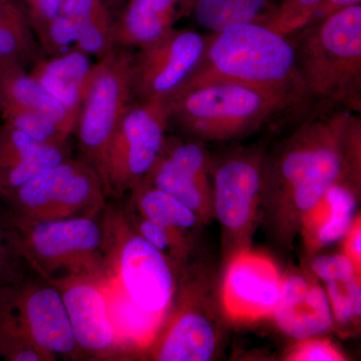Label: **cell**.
I'll list each match as a JSON object with an SVG mask.
<instances>
[{
  "label": "cell",
  "mask_w": 361,
  "mask_h": 361,
  "mask_svg": "<svg viewBox=\"0 0 361 361\" xmlns=\"http://www.w3.org/2000/svg\"><path fill=\"white\" fill-rule=\"evenodd\" d=\"M360 120L346 111L313 118L285 142L271 168L264 192L270 194L281 231L293 233L327 193L360 165Z\"/></svg>",
  "instance_id": "1"
},
{
  "label": "cell",
  "mask_w": 361,
  "mask_h": 361,
  "mask_svg": "<svg viewBox=\"0 0 361 361\" xmlns=\"http://www.w3.org/2000/svg\"><path fill=\"white\" fill-rule=\"evenodd\" d=\"M212 80L290 92L301 99L306 96L293 44L259 23L232 26L207 37L200 65L180 90Z\"/></svg>",
  "instance_id": "2"
},
{
  "label": "cell",
  "mask_w": 361,
  "mask_h": 361,
  "mask_svg": "<svg viewBox=\"0 0 361 361\" xmlns=\"http://www.w3.org/2000/svg\"><path fill=\"white\" fill-rule=\"evenodd\" d=\"M7 243L35 273L108 275L109 237L104 211L96 217L30 221L1 212Z\"/></svg>",
  "instance_id": "3"
},
{
  "label": "cell",
  "mask_w": 361,
  "mask_h": 361,
  "mask_svg": "<svg viewBox=\"0 0 361 361\" xmlns=\"http://www.w3.org/2000/svg\"><path fill=\"white\" fill-rule=\"evenodd\" d=\"M300 99L290 92L212 80L180 90L169 99L170 123L192 137L225 141L258 129Z\"/></svg>",
  "instance_id": "4"
},
{
  "label": "cell",
  "mask_w": 361,
  "mask_h": 361,
  "mask_svg": "<svg viewBox=\"0 0 361 361\" xmlns=\"http://www.w3.org/2000/svg\"><path fill=\"white\" fill-rule=\"evenodd\" d=\"M294 47L306 96L324 103L360 106L361 4L300 30Z\"/></svg>",
  "instance_id": "5"
},
{
  "label": "cell",
  "mask_w": 361,
  "mask_h": 361,
  "mask_svg": "<svg viewBox=\"0 0 361 361\" xmlns=\"http://www.w3.org/2000/svg\"><path fill=\"white\" fill-rule=\"evenodd\" d=\"M109 283L142 312L165 319L176 292L175 269L135 231L128 210L106 204Z\"/></svg>",
  "instance_id": "6"
},
{
  "label": "cell",
  "mask_w": 361,
  "mask_h": 361,
  "mask_svg": "<svg viewBox=\"0 0 361 361\" xmlns=\"http://www.w3.org/2000/svg\"><path fill=\"white\" fill-rule=\"evenodd\" d=\"M0 198L4 215L30 221L96 217L108 204L99 173L73 156Z\"/></svg>",
  "instance_id": "7"
},
{
  "label": "cell",
  "mask_w": 361,
  "mask_h": 361,
  "mask_svg": "<svg viewBox=\"0 0 361 361\" xmlns=\"http://www.w3.org/2000/svg\"><path fill=\"white\" fill-rule=\"evenodd\" d=\"M169 123V99L130 104L111 135L102 166L108 199H122L148 177L163 151Z\"/></svg>",
  "instance_id": "8"
},
{
  "label": "cell",
  "mask_w": 361,
  "mask_h": 361,
  "mask_svg": "<svg viewBox=\"0 0 361 361\" xmlns=\"http://www.w3.org/2000/svg\"><path fill=\"white\" fill-rule=\"evenodd\" d=\"M134 49H114L94 63L85 85L75 132L77 158L92 166L99 177L111 135L134 102Z\"/></svg>",
  "instance_id": "9"
},
{
  "label": "cell",
  "mask_w": 361,
  "mask_h": 361,
  "mask_svg": "<svg viewBox=\"0 0 361 361\" xmlns=\"http://www.w3.org/2000/svg\"><path fill=\"white\" fill-rule=\"evenodd\" d=\"M35 274V280L20 281L16 278L0 286L26 336L51 361L58 357L85 358L73 336L61 292L49 280Z\"/></svg>",
  "instance_id": "10"
},
{
  "label": "cell",
  "mask_w": 361,
  "mask_h": 361,
  "mask_svg": "<svg viewBox=\"0 0 361 361\" xmlns=\"http://www.w3.org/2000/svg\"><path fill=\"white\" fill-rule=\"evenodd\" d=\"M206 45L201 33L175 27L137 49L132 73L135 102L171 99L200 65Z\"/></svg>",
  "instance_id": "11"
},
{
  "label": "cell",
  "mask_w": 361,
  "mask_h": 361,
  "mask_svg": "<svg viewBox=\"0 0 361 361\" xmlns=\"http://www.w3.org/2000/svg\"><path fill=\"white\" fill-rule=\"evenodd\" d=\"M106 279L90 274L47 279L61 292L78 348L94 360H115L130 350L111 319Z\"/></svg>",
  "instance_id": "12"
},
{
  "label": "cell",
  "mask_w": 361,
  "mask_h": 361,
  "mask_svg": "<svg viewBox=\"0 0 361 361\" xmlns=\"http://www.w3.org/2000/svg\"><path fill=\"white\" fill-rule=\"evenodd\" d=\"M146 180L189 207L202 221L214 214L210 163L199 142L167 137Z\"/></svg>",
  "instance_id": "13"
},
{
  "label": "cell",
  "mask_w": 361,
  "mask_h": 361,
  "mask_svg": "<svg viewBox=\"0 0 361 361\" xmlns=\"http://www.w3.org/2000/svg\"><path fill=\"white\" fill-rule=\"evenodd\" d=\"M262 154L244 152L226 159L214 173L213 212L232 234L248 230L264 193Z\"/></svg>",
  "instance_id": "14"
},
{
  "label": "cell",
  "mask_w": 361,
  "mask_h": 361,
  "mask_svg": "<svg viewBox=\"0 0 361 361\" xmlns=\"http://www.w3.org/2000/svg\"><path fill=\"white\" fill-rule=\"evenodd\" d=\"M116 14L106 0H65L40 44L42 56L75 49L97 59L115 49Z\"/></svg>",
  "instance_id": "15"
},
{
  "label": "cell",
  "mask_w": 361,
  "mask_h": 361,
  "mask_svg": "<svg viewBox=\"0 0 361 361\" xmlns=\"http://www.w3.org/2000/svg\"><path fill=\"white\" fill-rule=\"evenodd\" d=\"M282 277L269 258L242 252L225 273L222 300L226 312L240 322L272 315L281 290Z\"/></svg>",
  "instance_id": "16"
},
{
  "label": "cell",
  "mask_w": 361,
  "mask_h": 361,
  "mask_svg": "<svg viewBox=\"0 0 361 361\" xmlns=\"http://www.w3.org/2000/svg\"><path fill=\"white\" fill-rule=\"evenodd\" d=\"M271 316L283 334L298 341L322 336L336 325L325 289L298 273L282 278L279 299Z\"/></svg>",
  "instance_id": "17"
},
{
  "label": "cell",
  "mask_w": 361,
  "mask_h": 361,
  "mask_svg": "<svg viewBox=\"0 0 361 361\" xmlns=\"http://www.w3.org/2000/svg\"><path fill=\"white\" fill-rule=\"evenodd\" d=\"M73 154L71 141L37 142L4 122L0 126V196L11 193Z\"/></svg>",
  "instance_id": "18"
},
{
  "label": "cell",
  "mask_w": 361,
  "mask_h": 361,
  "mask_svg": "<svg viewBox=\"0 0 361 361\" xmlns=\"http://www.w3.org/2000/svg\"><path fill=\"white\" fill-rule=\"evenodd\" d=\"M193 13V0H127L116 16L114 47L137 49Z\"/></svg>",
  "instance_id": "19"
},
{
  "label": "cell",
  "mask_w": 361,
  "mask_h": 361,
  "mask_svg": "<svg viewBox=\"0 0 361 361\" xmlns=\"http://www.w3.org/2000/svg\"><path fill=\"white\" fill-rule=\"evenodd\" d=\"M151 346L156 360L208 361L215 353L217 336L206 315L183 306L169 319L158 341Z\"/></svg>",
  "instance_id": "20"
},
{
  "label": "cell",
  "mask_w": 361,
  "mask_h": 361,
  "mask_svg": "<svg viewBox=\"0 0 361 361\" xmlns=\"http://www.w3.org/2000/svg\"><path fill=\"white\" fill-rule=\"evenodd\" d=\"M13 106L49 116L73 137L78 118L33 78L18 61L0 59V106Z\"/></svg>",
  "instance_id": "21"
},
{
  "label": "cell",
  "mask_w": 361,
  "mask_h": 361,
  "mask_svg": "<svg viewBox=\"0 0 361 361\" xmlns=\"http://www.w3.org/2000/svg\"><path fill=\"white\" fill-rule=\"evenodd\" d=\"M90 58L85 52L70 49L58 56H40L28 73L78 118L94 63Z\"/></svg>",
  "instance_id": "22"
},
{
  "label": "cell",
  "mask_w": 361,
  "mask_h": 361,
  "mask_svg": "<svg viewBox=\"0 0 361 361\" xmlns=\"http://www.w3.org/2000/svg\"><path fill=\"white\" fill-rule=\"evenodd\" d=\"M357 198L346 179L330 188L322 200L301 221L306 244L319 249L341 241L357 217Z\"/></svg>",
  "instance_id": "23"
},
{
  "label": "cell",
  "mask_w": 361,
  "mask_h": 361,
  "mask_svg": "<svg viewBox=\"0 0 361 361\" xmlns=\"http://www.w3.org/2000/svg\"><path fill=\"white\" fill-rule=\"evenodd\" d=\"M42 56V49L20 0H0V59L27 68Z\"/></svg>",
  "instance_id": "24"
},
{
  "label": "cell",
  "mask_w": 361,
  "mask_h": 361,
  "mask_svg": "<svg viewBox=\"0 0 361 361\" xmlns=\"http://www.w3.org/2000/svg\"><path fill=\"white\" fill-rule=\"evenodd\" d=\"M130 208L142 217L177 230L183 234L202 221L193 210L146 179L129 194Z\"/></svg>",
  "instance_id": "25"
},
{
  "label": "cell",
  "mask_w": 361,
  "mask_h": 361,
  "mask_svg": "<svg viewBox=\"0 0 361 361\" xmlns=\"http://www.w3.org/2000/svg\"><path fill=\"white\" fill-rule=\"evenodd\" d=\"M271 0H193L197 23L212 32L244 23H262L274 6Z\"/></svg>",
  "instance_id": "26"
},
{
  "label": "cell",
  "mask_w": 361,
  "mask_h": 361,
  "mask_svg": "<svg viewBox=\"0 0 361 361\" xmlns=\"http://www.w3.org/2000/svg\"><path fill=\"white\" fill-rule=\"evenodd\" d=\"M0 357L7 361H51L26 336L0 288Z\"/></svg>",
  "instance_id": "27"
},
{
  "label": "cell",
  "mask_w": 361,
  "mask_h": 361,
  "mask_svg": "<svg viewBox=\"0 0 361 361\" xmlns=\"http://www.w3.org/2000/svg\"><path fill=\"white\" fill-rule=\"evenodd\" d=\"M128 213L135 231L160 251L175 270L184 262L187 256V244L183 233L142 217L130 208L128 209Z\"/></svg>",
  "instance_id": "28"
},
{
  "label": "cell",
  "mask_w": 361,
  "mask_h": 361,
  "mask_svg": "<svg viewBox=\"0 0 361 361\" xmlns=\"http://www.w3.org/2000/svg\"><path fill=\"white\" fill-rule=\"evenodd\" d=\"M334 314V322L349 326L361 316L360 274L336 278L323 282Z\"/></svg>",
  "instance_id": "29"
},
{
  "label": "cell",
  "mask_w": 361,
  "mask_h": 361,
  "mask_svg": "<svg viewBox=\"0 0 361 361\" xmlns=\"http://www.w3.org/2000/svg\"><path fill=\"white\" fill-rule=\"evenodd\" d=\"M0 114L4 122L37 142L61 144L71 141L73 137L66 135L51 118L42 114L7 106H0Z\"/></svg>",
  "instance_id": "30"
},
{
  "label": "cell",
  "mask_w": 361,
  "mask_h": 361,
  "mask_svg": "<svg viewBox=\"0 0 361 361\" xmlns=\"http://www.w3.org/2000/svg\"><path fill=\"white\" fill-rule=\"evenodd\" d=\"M322 0H280L268 13L262 25L288 37L307 27Z\"/></svg>",
  "instance_id": "31"
},
{
  "label": "cell",
  "mask_w": 361,
  "mask_h": 361,
  "mask_svg": "<svg viewBox=\"0 0 361 361\" xmlns=\"http://www.w3.org/2000/svg\"><path fill=\"white\" fill-rule=\"evenodd\" d=\"M63 1L65 0H20L39 45Z\"/></svg>",
  "instance_id": "32"
},
{
  "label": "cell",
  "mask_w": 361,
  "mask_h": 361,
  "mask_svg": "<svg viewBox=\"0 0 361 361\" xmlns=\"http://www.w3.org/2000/svg\"><path fill=\"white\" fill-rule=\"evenodd\" d=\"M338 348L327 339L313 337L299 341L292 349L288 360L293 361H341L344 360Z\"/></svg>",
  "instance_id": "33"
},
{
  "label": "cell",
  "mask_w": 361,
  "mask_h": 361,
  "mask_svg": "<svg viewBox=\"0 0 361 361\" xmlns=\"http://www.w3.org/2000/svg\"><path fill=\"white\" fill-rule=\"evenodd\" d=\"M311 271L322 282L336 278L360 274V269L342 252L334 255H319L311 262Z\"/></svg>",
  "instance_id": "34"
},
{
  "label": "cell",
  "mask_w": 361,
  "mask_h": 361,
  "mask_svg": "<svg viewBox=\"0 0 361 361\" xmlns=\"http://www.w3.org/2000/svg\"><path fill=\"white\" fill-rule=\"evenodd\" d=\"M20 259L14 254L13 249L7 243L1 221V198H0V286L16 280L13 275V261Z\"/></svg>",
  "instance_id": "35"
},
{
  "label": "cell",
  "mask_w": 361,
  "mask_h": 361,
  "mask_svg": "<svg viewBox=\"0 0 361 361\" xmlns=\"http://www.w3.org/2000/svg\"><path fill=\"white\" fill-rule=\"evenodd\" d=\"M343 253L361 269V222L360 217H356L353 227L344 237Z\"/></svg>",
  "instance_id": "36"
},
{
  "label": "cell",
  "mask_w": 361,
  "mask_h": 361,
  "mask_svg": "<svg viewBox=\"0 0 361 361\" xmlns=\"http://www.w3.org/2000/svg\"><path fill=\"white\" fill-rule=\"evenodd\" d=\"M360 4L361 0H322L316 8L310 25H314L318 21L324 20L332 14L348 8V7L360 6Z\"/></svg>",
  "instance_id": "37"
},
{
  "label": "cell",
  "mask_w": 361,
  "mask_h": 361,
  "mask_svg": "<svg viewBox=\"0 0 361 361\" xmlns=\"http://www.w3.org/2000/svg\"><path fill=\"white\" fill-rule=\"evenodd\" d=\"M106 4L110 6L111 8L113 9L114 13H115L116 16L118 14V11L122 9L123 4H126L127 0H106Z\"/></svg>",
  "instance_id": "38"
}]
</instances>
